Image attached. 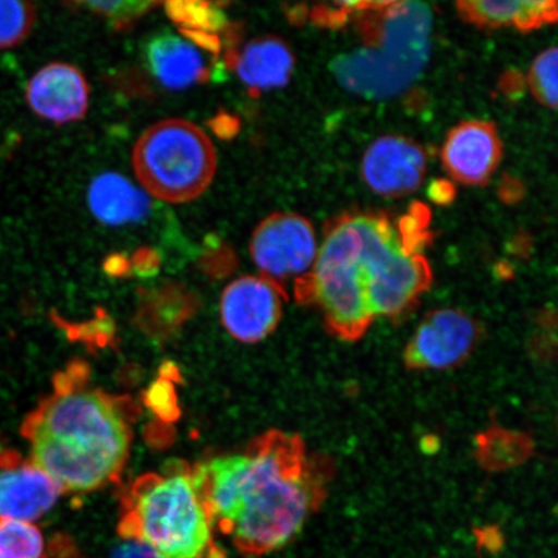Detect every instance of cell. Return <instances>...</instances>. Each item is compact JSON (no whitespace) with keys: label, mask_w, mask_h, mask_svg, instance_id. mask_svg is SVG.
I'll return each instance as SVG.
<instances>
[{"label":"cell","mask_w":558,"mask_h":558,"mask_svg":"<svg viewBox=\"0 0 558 558\" xmlns=\"http://www.w3.org/2000/svg\"><path fill=\"white\" fill-rule=\"evenodd\" d=\"M215 532L246 556L288 546L323 505L325 473L296 436L269 432L193 470Z\"/></svg>","instance_id":"1"},{"label":"cell","mask_w":558,"mask_h":558,"mask_svg":"<svg viewBox=\"0 0 558 558\" xmlns=\"http://www.w3.org/2000/svg\"><path fill=\"white\" fill-rule=\"evenodd\" d=\"M430 279L428 262L408 248L389 216L353 211L326 229L316 262L295 291L317 306L335 335L353 340L375 319L408 312Z\"/></svg>","instance_id":"2"},{"label":"cell","mask_w":558,"mask_h":558,"mask_svg":"<svg viewBox=\"0 0 558 558\" xmlns=\"http://www.w3.org/2000/svg\"><path fill=\"white\" fill-rule=\"evenodd\" d=\"M21 434L31 442L32 463L64 493L114 483L132 437L122 401L90 387L82 365L54 376L52 393L27 415Z\"/></svg>","instance_id":"3"},{"label":"cell","mask_w":558,"mask_h":558,"mask_svg":"<svg viewBox=\"0 0 558 558\" xmlns=\"http://www.w3.org/2000/svg\"><path fill=\"white\" fill-rule=\"evenodd\" d=\"M357 20L361 45L340 53L331 72L348 93L369 100L402 94L421 76L434 13L421 2H372Z\"/></svg>","instance_id":"4"},{"label":"cell","mask_w":558,"mask_h":558,"mask_svg":"<svg viewBox=\"0 0 558 558\" xmlns=\"http://www.w3.org/2000/svg\"><path fill=\"white\" fill-rule=\"evenodd\" d=\"M118 533L157 558H225L186 465L138 477L123 495Z\"/></svg>","instance_id":"5"},{"label":"cell","mask_w":558,"mask_h":558,"mask_svg":"<svg viewBox=\"0 0 558 558\" xmlns=\"http://www.w3.org/2000/svg\"><path fill=\"white\" fill-rule=\"evenodd\" d=\"M132 163L140 183L153 197L185 204L211 185L218 158L204 130L171 118L153 124L140 136Z\"/></svg>","instance_id":"6"},{"label":"cell","mask_w":558,"mask_h":558,"mask_svg":"<svg viewBox=\"0 0 558 558\" xmlns=\"http://www.w3.org/2000/svg\"><path fill=\"white\" fill-rule=\"evenodd\" d=\"M318 253L316 233L308 220L291 213L268 216L255 229L250 254L262 277L278 286L296 284L310 275Z\"/></svg>","instance_id":"7"},{"label":"cell","mask_w":558,"mask_h":558,"mask_svg":"<svg viewBox=\"0 0 558 558\" xmlns=\"http://www.w3.org/2000/svg\"><path fill=\"white\" fill-rule=\"evenodd\" d=\"M477 326L462 311L432 312L417 326L404 351V362L414 369H446L463 362L477 341Z\"/></svg>","instance_id":"8"},{"label":"cell","mask_w":558,"mask_h":558,"mask_svg":"<svg viewBox=\"0 0 558 558\" xmlns=\"http://www.w3.org/2000/svg\"><path fill=\"white\" fill-rule=\"evenodd\" d=\"M284 294L264 277L246 276L230 283L221 296L222 324L243 343H257L276 330Z\"/></svg>","instance_id":"9"},{"label":"cell","mask_w":558,"mask_h":558,"mask_svg":"<svg viewBox=\"0 0 558 558\" xmlns=\"http://www.w3.org/2000/svg\"><path fill=\"white\" fill-rule=\"evenodd\" d=\"M427 158L422 146L403 136L375 140L362 160V177L375 193L399 198L422 185Z\"/></svg>","instance_id":"10"},{"label":"cell","mask_w":558,"mask_h":558,"mask_svg":"<svg viewBox=\"0 0 558 558\" xmlns=\"http://www.w3.org/2000/svg\"><path fill=\"white\" fill-rule=\"evenodd\" d=\"M0 518L34 522L58 504L62 488L32 462L0 453Z\"/></svg>","instance_id":"11"},{"label":"cell","mask_w":558,"mask_h":558,"mask_svg":"<svg viewBox=\"0 0 558 558\" xmlns=\"http://www.w3.org/2000/svg\"><path fill=\"white\" fill-rule=\"evenodd\" d=\"M441 158L446 171L459 183L484 185L500 162L498 132L484 121L460 123L446 137Z\"/></svg>","instance_id":"12"},{"label":"cell","mask_w":558,"mask_h":558,"mask_svg":"<svg viewBox=\"0 0 558 558\" xmlns=\"http://www.w3.org/2000/svg\"><path fill=\"white\" fill-rule=\"evenodd\" d=\"M26 97L34 113L45 120L64 124L85 117L89 87L81 70L56 62L33 76Z\"/></svg>","instance_id":"13"},{"label":"cell","mask_w":558,"mask_h":558,"mask_svg":"<svg viewBox=\"0 0 558 558\" xmlns=\"http://www.w3.org/2000/svg\"><path fill=\"white\" fill-rule=\"evenodd\" d=\"M146 66L167 88L184 89L207 80L204 56L190 40L160 34L145 46Z\"/></svg>","instance_id":"14"},{"label":"cell","mask_w":558,"mask_h":558,"mask_svg":"<svg viewBox=\"0 0 558 558\" xmlns=\"http://www.w3.org/2000/svg\"><path fill=\"white\" fill-rule=\"evenodd\" d=\"M457 9L466 23L483 29L514 27L520 32H532L557 20V3L549 0H464L457 4Z\"/></svg>","instance_id":"15"},{"label":"cell","mask_w":558,"mask_h":558,"mask_svg":"<svg viewBox=\"0 0 558 558\" xmlns=\"http://www.w3.org/2000/svg\"><path fill=\"white\" fill-rule=\"evenodd\" d=\"M235 62L241 81L254 90L284 86L295 66V58L288 44L271 35L251 40Z\"/></svg>","instance_id":"16"},{"label":"cell","mask_w":558,"mask_h":558,"mask_svg":"<svg viewBox=\"0 0 558 558\" xmlns=\"http://www.w3.org/2000/svg\"><path fill=\"white\" fill-rule=\"evenodd\" d=\"M88 205L96 219L114 227L143 220L150 209L146 194L129 179L113 172L102 173L93 181Z\"/></svg>","instance_id":"17"},{"label":"cell","mask_w":558,"mask_h":558,"mask_svg":"<svg viewBox=\"0 0 558 558\" xmlns=\"http://www.w3.org/2000/svg\"><path fill=\"white\" fill-rule=\"evenodd\" d=\"M0 558H47L44 534L34 522L0 518Z\"/></svg>","instance_id":"18"},{"label":"cell","mask_w":558,"mask_h":558,"mask_svg":"<svg viewBox=\"0 0 558 558\" xmlns=\"http://www.w3.org/2000/svg\"><path fill=\"white\" fill-rule=\"evenodd\" d=\"M166 9L174 23L186 27L190 34H207L226 24L219 7L211 3L173 2L167 3Z\"/></svg>","instance_id":"19"},{"label":"cell","mask_w":558,"mask_h":558,"mask_svg":"<svg viewBox=\"0 0 558 558\" xmlns=\"http://www.w3.org/2000/svg\"><path fill=\"white\" fill-rule=\"evenodd\" d=\"M35 20L34 4L0 0V48L20 44L31 33Z\"/></svg>","instance_id":"20"},{"label":"cell","mask_w":558,"mask_h":558,"mask_svg":"<svg viewBox=\"0 0 558 558\" xmlns=\"http://www.w3.org/2000/svg\"><path fill=\"white\" fill-rule=\"evenodd\" d=\"M527 81L536 100L557 108V48H549L534 60Z\"/></svg>","instance_id":"21"},{"label":"cell","mask_w":558,"mask_h":558,"mask_svg":"<svg viewBox=\"0 0 558 558\" xmlns=\"http://www.w3.org/2000/svg\"><path fill=\"white\" fill-rule=\"evenodd\" d=\"M429 211L427 207L416 204L411 207L408 215L397 225L401 239L408 248L414 253L421 254L428 239Z\"/></svg>","instance_id":"22"},{"label":"cell","mask_w":558,"mask_h":558,"mask_svg":"<svg viewBox=\"0 0 558 558\" xmlns=\"http://www.w3.org/2000/svg\"><path fill=\"white\" fill-rule=\"evenodd\" d=\"M80 5L109 20L116 27H125L157 4L151 2H88L80 3Z\"/></svg>","instance_id":"23"},{"label":"cell","mask_w":558,"mask_h":558,"mask_svg":"<svg viewBox=\"0 0 558 558\" xmlns=\"http://www.w3.org/2000/svg\"><path fill=\"white\" fill-rule=\"evenodd\" d=\"M372 2H332L314 7L311 20L314 24L329 29H339L352 21L360 12L368 9Z\"/></svg>","instance_id":"24"},{"label":"cell","mask_w":558,"mask_h":558,"mask_svg":"<svg viewBox=\"0 0 558 558\" xmlns=\"http://www.w3.org/2000/svg\"><path fill=\"white\" fill-rule=\"evenodd\" d=\"M146 399L149 408L165 421L177 417V397L169 380L162 379L153 384Z\"/></svg>","instance_id":"25"},{"label":"cell","mask_w":558,"mask_h":558,"mask_svg":"<svg viewBox=\"0 0 558 558\" xmlns=\"http://www.w3.org/2000/svg\"><path fill=\"white\" fill-rule=\"evenodd\" d=\"M430 198L439 205L449 204L452 201L453 195H456V191L448 181L438 180L436 183L432 184L429 190Z\"/></svg>","instance_id":"26"},{"label":"cell","mask_w":558,"mask_h":558,"mask_svg":"<svg viewBox=\"0 0 558 558\" xmlns=\"http://www.w3.org/2000/svg\"><path fill=\"white\" fill-rule=\"evenodd\" d=\"M114 558H157L148 549L138 546L136 543L129 542L117 550Z\"/></svg>","instance_id":"27"}]
</instances>
